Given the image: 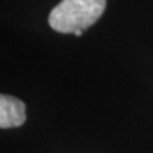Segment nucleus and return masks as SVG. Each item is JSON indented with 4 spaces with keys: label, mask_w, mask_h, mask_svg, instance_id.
<instances>
[{
    "label": "nucleus",
    "mask_w": 153,
    "mask_h": 153,
    "mask_svg": "<svg viewBox=\"0 0 153 153\" xmlns=\"http://www.w3.org/2000/svg\"><path fill=\"white\" fill-rule=\"evenodd\" d=\"M106 7V0H61L51 10L48 24L64 34L85 31L99 20Z\"/></svg>",
    "instance_id": "f257e3e1"
},
{
    "label": "nucleus",
    "mask_w": 153,
    "mask_h": 153,
    "mask_svg": "<svg viewBox=\"0 0 153 153\" xmlns=\"http://www.w3.org/2000/svg\"><path fill=\"white\" fill-rule=\"evenodd\" d=\"M26 122V105L23 101L10 97H0V128L9 129L22 126Z\"/></svg>",
    "instance_id": "f03ea898"
}]
</instances>
